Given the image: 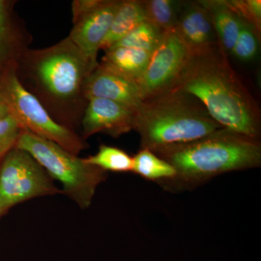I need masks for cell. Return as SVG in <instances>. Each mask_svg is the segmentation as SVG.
I'll return each mask as SVG.
<instances>
[{
	"mask_svg": "<svg viewBox=\"0 0 261 261\" xmlns=\"http://www.w3.org/2000/svg\"><path fill=\"white\" fill-rule=\"evenodd\" d=\"M227 3L242 18L250 22L260 32V0H228Z\"/></svg>",
	"mask_w": 261,
	"mask_h": 261,
	"instance_id": "obj_23",
	"label": "cell"
},
{
	"mask_svg": "<svg viewBox=\"0 0 261 261\" xmlns=\"http://www.w3.org/2000/svg\"><path fill=\"white\" fill-rule=\"evenodd\" d=\"M24 88L42 103L55 121L76 132L88 101L84 84L94 69L68 37L44 49H27L15 61Z\"/></svg>",
	"mask_w": 261,
	"mask_h": 261,
	"instance_id": "obj_2",
	"label": "cell"
},
{
	"mask_svg": "<svg viewBox=\"0 0 261 261\" xmlns=\"http://www.w3.org/2000/svg\"><path fill=\"white\" fill-rule=\"evenodd\" d=\"M153 152L176 170V178L165 187L170 190L193 188L224 173L261 166L260 140L224 128Z\"/></svg>",
	"mask_w": 261,
	"mask_h": 261,
	"instance_id": "obj_3",
	"label": "cell"
},
{
	"mask_svg": "<svg viewBox=\"0 0 261 261\" xmlns=\"http://www.w3.org/2000/svg\"><path fill=\"white\" fill-rule=\"evenodd\" d=\"M152 54L150 51L133 48H111L105 51L100 64L139 84Z\"/></svg>",
	"mask_w": 261,
	"mask_h": 261,
	"instance_id": "obj_15",
	"label": "cell"
},
{
	"mask_svg": "<svg viewBox=\"0 0 261 261\" xmlns=\"http://www.w3.org/2000/svg\"><path fill=\"white\" fill-rule=\"evenodd\" d=\"M121 0H74L73 28L68 38L96 68L98 51L106 38Z\"/></svg>",
	"mask_w": 261,
	"mask_h": 261,
	"instance_id": "obj_8",
	"label": "cell"
},
{
	"mask_svg": "<svg viewBox=\"0 0 261 261\" xmlns=\"http://www.w3.org/2000/svg\"><path fill=\"white\" fill-rule=\"evenodd\" d=\"M260 37V32L254 25L241 18V28L231 55L240 61H252L258 53Z\"/></svg>",
	"mask_w": 261,
	"mask_h": 261,
	"instance_id": "obj_21",
	"label": "cell"
},
{
	"mask_svg": "<svg viewBox=\"0 0 261 261\" xmlns=\"http://www.w3.org/2000/svg\"><path fill=\"white\" fill-rule=\"evenodd\" d=\"M84 161L106 172H132L133 167V159L129 154L118 147L106 145L99 146L97 153L86 158Z\"/></svg>",
	"mask_w": 261,
	"mask_h": 261,
	"instance_id": "obj_20",
	"label": "cell"
},
{
	"mask_svg": "<svg viewBox=\"0 0 261 261\" xmlns=\"http://www.w3.org/2000/svg\"><path fill=\"white\" fill-rule=\"evenodd\" d=\"M175 29L190 51L219 44L210 15L199 1H184Z\"/></svg>",
	"mask_w": 261,
	"mask_h": 261,
	"instance_id": "obj_12",
	"label": "cell"
},
{
	"mask_svg": "<svg viewBox=\"0 0 261 261\" xmlns=\"http://www.w3.org/2000/svg\"><path fill=\"white\" fill-rule=\"evenodd\" d=\"M164 33L148 20H145L114 43L109 49L127 47L153 53L159 47Z\"/></svg>",
	"mask_w": 261,
	"mask_h": 261,
	"instance_id": "obj_18",
	"label": "cell"
},
{
	"mask_svg": "<svg viewBox=\"0 0 261 261\" xmlns=\"http://www.w3.org/2000/svg\"><path fill=\"white\" fill-rule=\"evenodd\" d=\"M15 147L29 152L53 181L61 184L63 193L83 210L90 207L97 187L107 179L106 171L29 130H22Z\"/></svg>",
	"mask_w": 261,
	"mask_h": 261,
	"instance_id": "obj_5",
	"label": "cell"
},
{
	"mask_svg": "<svg viewBox=\"0 0 261 261\" xmlns=\"http://www.w3.org/2000/svg\"><path fill=\"white\" fill-rule=\"evenodd\" d=\"M135 118V111L121 104L91 98L81 122V137L86 140L91 136L103 133L117 138L134 130Z\"/></svg>",
	"mask_w": 261,
	"mask_h": 261,
	"instance_id": "obj_10",
	"label": "cell"
},
{
	"mask_svg": "<svg viewBox=\"0 0 261 261\" xmlns=\"http://www.w3.org/2000/svg\"><path fill=\"white\" fill-rule=\"evenodd\" d=\"M221 128L198 99L175 90L143 100L134 126L141 149L152 152L198 140Z\"/></svg>",
	"mask_w": 261,
	"mask_h": 261,
	"instance_id": "obj_4",
	"label": "cell"
},
{
	"mask_svg": "<svg viewBox=\"0 0 261 261\" xmlns=\"http://www.w3.org/2000/svg\"><path fill=\"white\" fill-rule=\"evenodd\" d=\"M9 115V110L7 107L6 104H5L3 98L0 96V121L3 120V118H6Z\"/></svg>",
	"mask_w": 261,
	"mask_h": 261,
	"instance_id": "obj_24",
	"label": "cell"
},
{
	"mask_svg": "<svg viewBox=\"0 0 261 261\" xmlns=\"http://www.w3.org/2000/svg\"><path fill=\"white\" fill-rule=\"evenodd\" d=\"M170 90L198 99L222 128L260 140V106L220 44L191 51Z\"/></svg>",
	"mask_w": 261,
	"mask_h": 261,
	"instance_id": "obj_1",
	"label": "cell"
},
{
	"mask_svg": "<svg viewBox=\"0 0 261 261\" xmlns=\"http://www.w3.org/2000/svg\"><path fill=\"white\" fill-rule=\"evenodd\" d=\"M133 159L132 173L166 187L176 176L175 168L147 149H141Z\"/></svg>",
	"mask_w": 261,
	"mask_h": 261,
	"instance_id": "obj_17",
	"label": "cell"
},
{
	"mask_svg": "<svg viewBox=\"0 0 261 261\" xmlns=\"http://www.w3.org/2000/svg\"><path fill=\"white\" fill-rule=\"evenodd\" d=\"M23 128L11 116L0 121V159L15 147Z\"/></svg>",
	"mask_w": 261,
	"mask_h": 261,
	"instance_id": "obj_22",
	"label": "cell"
},
{
	"mask_svg": "<svg viewBox=\"0 0 261 261\" xmlns=\"http://www.w3.org/2000/svg\"><path fill=\"white\" fill-rule=\"evenodd\" d=\"M184 1L143 0L147 20L163 32L175 28Z\"/></svg>",
	"mask_w": 261,
	"mask_h": 261,
	"instance_id": "obj_19",
	"label": "cell"
},
{
	"mask_svg": "<svg viewBox=\"0 0 261 261\" xmlns=\"http://www.w3.org/2000/svg\"><path fill=\"white\" fill-rule=\"evenodd\" d=\"M11 5L13 3L0 0V73L29 49L31 40L25 29L15 28Z\"/></svg>",
	"mask_w": 261,
	"mask_h": 261,
	"instance_id": "obj_13",
	"label": "cell"
},
{
	"mask_svg": "<svg viewBox=\"0 0 261 261\" xmlns=\"http://www.w3.org/2000/svg\"><path fill=\"white\" fill-rule=\"evenodd\" d=\"M145 20L147 16L143 0H121L100 49L107 50L114 43Z\"/></svg>",
	"mask_w": 261,
	"mask_h": 261,
	"instance_id": "obj_16",
	"label": "cell"
},
{
	"mask_svg": "<svg viewBox=\"0 0 261 261\" xmlns=\"http://www.w3.org/2000/svg\"><path fill=\"white\" fill-rule=\"evenodd\" d=\"M63 192L27 151L14 147L0 166V218L18 204Z\"/></svg>",
	"mask_w": 261,
	"mask_h": 261,
	"instance_id": "obj_7",
	"label": "cell"
},
{
	"mask_svg": "<svg viewBox=\"0 0 261 261\" xmlns=\"http://www.w3.org/2000/svg\"><path fill=\"white\" fill-rule=\"evenodd\" d=\"M84 96L108 99L136 111L143 102L138 84L99 63L87 77Z\"/></svg>",
	"mask_w": 261,
	"mask_h": 261,
	"instance_id": "obj_11",
	"label": "cell"
},
{
	"mask_svg": "<svg viewBox=\"0 0 261 261\" xmlns=\"http://www.w3.org/2000/svg\"><path fill=\"white\" fill-rule=\"evenodd\" d=\"M190 53L176 29L165 32L138 84L142 99L164 93L172 88Z\"/></svg>",
	"mask_w": 261,
	"mask_h": 261,
	"instance_id": "obj_9",
	"label": "cell"
},
{
	"mask_svg": "<svg viewBox=\"0 0 261 261\" xmlns=\"http://www.w3.org/2000/svg\"><path fill=\"white\" fill-rule=\"evenodd\" d=\"M15 63H10L0 73V96L9 110L10 116L23 130L79 155L88 147L86 140L55 121L37 98L24 88L17 76Z\"/></svg>",
	"mask_w": 261,
	"mask_h": 261,
	"instance_id": "obj_6",
	"label": "cell"
},
{
	"mask_svg": "<svg viewBox=\"0 0 261 261\" xmlns=\"http://www.w3.org/2000/svg\"><path fill=\"white\" fill-rule=\"evenodd\" d=\"M210 15L220 46L231 55L241 28V18L226 0H200Z\"/></svg>",
	"mask_w": 261,
	"mask_h": 261,
	"instance_id": "obj_14",
	"label": "cell"
}]
</instances>
